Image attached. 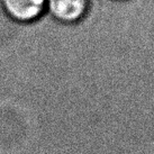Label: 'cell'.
Returning a JSON list of instances; mask_svg holds the SVG:
<instances>
[{
    "label": "cell",
    "instance_id": "1",
    "mask_svg": "<svg viewBox=\"0 0 154 154\" xmlns=\"http://www.w3.org/2000/svg\"><path fill=\"white\" fill-rule=\"evenodd\" d=\"M9 18L18 23L37 20L46 13V0H0Z\"/></svg>",
    "mask_w": 154,
    "mask_h": 154
},
{
    "label": "cell",
    "instance_id": "2",
    "mask_svg": "<svg viewBox=\"0 0 154 154\" xmlns=\"http://www.w3.org/2000/svg\"><path fill=\"white\" fill-rule=\"evenodd\" d=\"M90 0H46V13L63 24H73L86 16Z\"/></svg>",
    "mask_w": 154,
    "mask_h": 154
}]
</instances>
